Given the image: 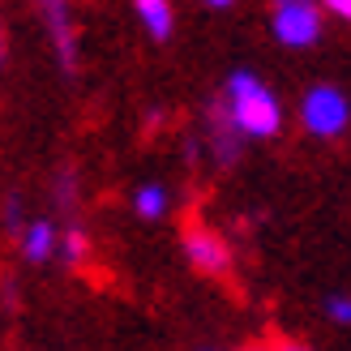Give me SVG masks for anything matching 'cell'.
Instances as JSON below:
<instances>
[{"label":"cell","instance_id":"6da1fadb","mask_svg":"<svg viewBox=\"0 0 351 351\" xmlns=\"http://www.w3.org/2000/svg\"><path fill=\"white\" fill-rule=\"evenodd\" d=\"M219 108L244 133V142H270V137H278V129H283V103H278V95L253 73V69H232V73H227Z\"/></svg>","mask_w":351,"mask_h":351},{"label":"cell","instance_id":"7a4b0ae2","mask_svg":"<svg viewBox=\"0 0 351 351\" xmlns=\"http://www.w3.org/2000/svg\"><path fill=\"white\" fill-rule=\"evenodd\" d=\"M300 125L308 137H322V142H330V137H343L351 129V99L347 90H339V86H308L304 99H300Z\"/></svg>","mask_w":351,"mask_h":351},{"label":"cell","instance_id":"3957f363","mask_svg":"<svg viewBox=\"0 0 351 351\" xmlns=\"http://www.w3.org/2000/svg\"><path fill=\"white\" fill-rule=\"evenodd\" d=\"M322 0H274V13H270V30L274 39L291 47V51H304L322 39Z\"/></svg>","mask_w":351,"mask_h":351},{"label":"cell","instance_id":"277c9868","mask_svg":"<svg viewBox=\"0 0 351 351\" xmlns=\"http://www.w3.org/2000/svg\"><path fill=\"white\" fill-rule=\"evenodd\" d=\"M184 261L197 274H206V278H223L227 270H232V244H227L215 227H202V223H193V227H184Z\"/></svg>","mask_w":351,"mask_h":351},{"label":"cell","instance_id":"5b68a950","mask_svg":"<svg viewBox=\"0 0 351 351\" xmlns=\"http://www.w3.org/2000/svg\"><path fill=\"white\" fill-rule=\"evenodd\" d=\"M43 30L56 51V64L64 73H77V26H73V0H39Z\"/></svg>","mask_w":351,"mask_h":351},{"label":"cell","instance_id":"8992f818","mask_svg":"<svg viewBox=\"0 0 351 351\" xmlns=\"http://www.w3.org/2000/svg\"><path fill=\"white\" fill-rule=\"evenodd\" d=\"M17 244H22V261H26V266H47V261L60 253V227H56V219H47V215L26 219Z\"/></svg>","mask_w":351,"mask_h":351},{"label":"cell","instance_id":"52a82bcc","mask_svg":"<svg viewBox=\"0 0 351 351\" xmlns=\"http://www.w3.org/2000/svg\"><path fill=\"white\" fill-rule=\"evenodd\" d=\"M240 142H244V133L227 120V112L215 103V108H210V150H215V159L223 167H232L240 159Z\"/></svg>","mask_w":351,"mask_h":351},{"label":"cell","instance_id":"ba28073f","mask_svg":"<svg viewBox=\"0 0 351 351\" xmlns=\"http://www.w3.org/2000/svg\"><path fill=\"white\" fill-rule=\"evenodd\" d=\"M133 13L154 43H167L176 34V5L171 0H133Z\"/></svg>","mask_w":351,"mask_h":351},{"label":"cell","instance_id":"9c48e42d","mask_svg":"<svg viewBox=\"0 0 351 351\" xmlns=\"http://www.w3.org/2000/svg\"><path fill=\"white\" fill-rule=\"evenodd\" d=\"M129 206H133V215L142 219V223H159L167 210H171V189L163 180H142V184L133 189Z\"/></svg>","mask_w":351,"mask_h":351},{"label":"cell","instance_id":"30bf717a","mask_svg":"<svg viewBox=\"0 0 351 351\" xmlns=\"http://www.w3.org/2000/svg\"><path fill=\"white\" fill-rule=\"evenodd\" d=\"M60 257H64L69 270H77V266H86V261H90V236H86V227H82L77 219L60 232Z\"/></svg>","mask_w":351,"mask_h":351},{"label":"cell","instance_id":"8fae6325","mask_svg":"<svg viewBox=\"0 0 351 351\" xmlns=\"http://www.w3.org/2000/svg\"><path fill=\"white\" fill-rule=\"evenodd\" d=\"M51 197H56V206L64 210V215H73V206H77V171H60Z\"/></svg>","mask_w":351,"mask_h":351},{"label":"cell","instance_id":"7c38bea8","mask_svg":"<svg viewBox=\"0 0 351 351\" xmlns=\"http://www.w3.org/2000/svg\"><path fill=\"white\" fill-rule=\"evenodd\" d=\"M22 227H26L22 197H17V193H9V197H5V232H9V236H22Z\"/></svg>","mask_w":351,"mask_h":351},{"label":"cell","instance_id":"4fadbf2b","mask_svg":"<svg viewBox=\"0 0 351 351\" xmlns=\"http://www.w3.org/2000/svg\"><path fill=\"white\" fill-rule=\"evenodd\" d=\"M326 317L335 326H351V295H343V291L326 295Z\"/></svg>","mask_w":351,"mask_h":351},{"label":"cell","instance_id":"5bb4252c","mask_svg":"<svg viewBox=\"0 0 351 351\" xmlns=\"http://www.w3.org/2000/svg\"><path fill=\"white\" fill-rule=\"evenodd\" d=\"M322 9H326L330 17H339V22L351 26V0H322Z\"/></svg>","mask_w":351,"mask_h":351},{"label":"cell","instance_id":"9a60e30c","mask_svg":"<svg viewBox=\"0 0 351 351\" xmlns=\"http://www.w3.org/2000/svg\"><path fill=\"white\" fill-rule=\"evenodd\" d=\"M202 5H206V9H215V13H223V9H232L236 0H202Z\"/></svg>","mask_w":351,"mask_h":351},{"label":"cell","instance_id":"2e32d148","mask_svg":"<svg viewBox=\"0 0 351 351\" xmlns=\"http://www.w3.org/2000/svg\"><path fill=\"white\" fill-rule=\"evenodd\" d=\"M5 56H9V47H5V22H0V64H5Z\"/></svg>","mask_w":351,"mask_h":351}]
</instances>
